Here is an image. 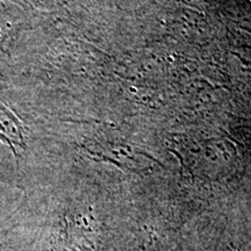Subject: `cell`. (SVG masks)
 I'll return each mask as SVG.
<instances>
[{"instance_id":"1","label":"cell","mask_w":251,"mask_h":251,"mask_svg":"<svg viewBox=\"0 0 251 251\" xmlns=\"http://www.w3.org/2000/svg\"><path fill=\"white\" fill-rule=\"evenodd\" d=\"M0 140L11 147L14 155H17V148H25L21 121L1 101H0Z\"/></svg>"}]
</instances>
